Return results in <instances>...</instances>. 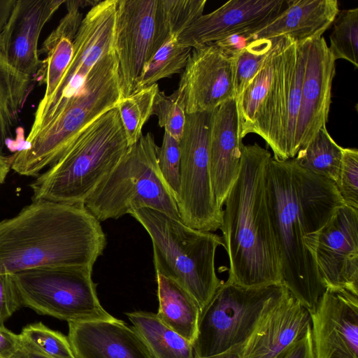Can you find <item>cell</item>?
<instances>
[{"instance_id":"6da1fadb","label":"cell","mask_w":358,"mask_h":358,"mask_svg":"<svg viewBox=\"0 0 358 358\" xmlns=\"http://www.w3.org/2000/svg\"><path fill=\"white\" fill-rule=\"evenodd\" d=\"M266 191L283 284L310 314L326 290L315 259L318 235L342 198L334 182L294 158H271Z\"/></svg>"},{"instance_id":"7a4b0ae2","label":"cell","mask_w":358,"mask_h":358,"mask_svg":"<svg viewBox=\"0 0 358 358\" xmlns=\"http://www.w3.org/2000/svg\"><path fill=\"white\" fill-rule=\"evenodd\" d=\"M106 245L100 222L83 205L34 201L0 221V273L93 267Z\"/></svg>"},{"instance_id":"3957f363","label":"cell","mask_w":358,"mask_h":358,"mask_svg":"<svg viewBox=\"0 0 358 358\" xmlns=\"http://www.w3.org/2000/svg\"><path fill=\"white\" fill-rule=\"evenodd\" d=\"M271 153L257 143L243 145L238 176L224 205V247L227 280L245 287L283 284L266 199Z\"/></svg>"},{"instance_id":"277c9868","label":"cell","mask_w":358,"mask_h":358,"mask_svg":"<svg viewBox=\"0 0 358 358\" xmlns=\"http://www.w3.org/2000/svg\"><path fill=\"white\" fill-rule=\"evenodd\" d=\"M121 99L118 61L113 51L94 65L79 90L58 106L35 134L27 136L25 145L10 157V169L22 176L37 177Z\"/></svg>"},{"instance_id":"5b68a950","label":"cell","mask_w":358,"mask_h":358,"mask_svg":"<svg viewBox=\"0 0 358 358\" xmlns=\"http://www.w3.org/2000/svg\"><path fill=\"white\" fill-rule=\"evenodd\" d=\"M129 148L119 110L101 115L30 184L32 201L83 205Z\"/></svg>"},{"instance_id":"8992f818","label":"cell","mask_w":358,"mask_h":358,"mask_svg":"<svg viewBox=\"0 0 358 358\" xmlns=\"http://www.w3.org/2000/svg\"><path fill=\"white\" fill-rule=\"evenodd\" d=\"M129 215L150 237L155 272L180 285L201 310L223 282L217 276L215 266L217 248L224 246L222 236L193 229L149 208Z\"/></svg>"},{"instance_id":"52a82bcc","label":"cell","mask_w":358,"mask_h":358,"mask_svg":"<svg viewBox=\"0 0 358 358\" xmlns=\"http://www.w3.org/2000/svg\"><path fill=\"white\" fill-rule=\"evenodd\" d=\"M159 150L150 132L142 135L85 201V208L99 222L143 208L180 220L176 199L159 169Z\"/></svg>"},{"instance_id":"ba28073f","label":"cell","mask_w":358,"mask_h":358,"mask_svg":"<svg viewBox=\"0 0 358 358\" xmlns=\"http://www.w3.org/2000/svg\"><path fill=\"white\" fill-rule=\"evenodd\" d=\"M289 292L284 284L245 287L223 281L200 312L192 343L195 355L207 357L242 348Z\"/></svg>"},{"instance_id":"9c48e42d","label":"cell","mask_w":358,"mask_h":358,"mask_svg":"<svg viewBox=\"0 0 358 358\" xmlns=\"http://www.w3.org/2000/svg\"><path fill=\"white\" fill-rule=\"evenodd\" d=\"M92 266H52L13 273L22 306L69 322L114 318L100 303Z\"/></svg>"},{"instance_id":"30bf717a","label":"cell","mask_w":358,"mask_h":358,"mask_svg":"<svg viewBox=\"0 0 358 358\" xmlns=\"http://www.w3.org/2000/svg\"><path fill=\"white\" fill-rule=\"evenodd\" d=\"M211 112L185 114L180 151V187L176 199L180 221L193 229H220L223 209L212 187L209 138Z\"/></svg>"},{"instance_id":"8fae6325","label":"cell","mask_w":358,"mask_h":358,"mask_svg":"<svg viewBox=\"0 0 358 358\" xmlns=\"http://www.w3.org/2000/svg\"><path fill=\"white\" fill-rule=\"evenodd\" d=\"M304 43L284 37L275 76L252 134L262 137L277 160L294 158L305 62Z\"/></svg>"},{"instance_id":"7c38bea8","label":"cell","mask_w":358,"mask_h":358,"mask_svg":"<svg viewBox=\"0 0 358 358\" xmlns=\"http://www.w3.org/2000/svg\"><path fill=\"white\" fill-rule=\"evenodd\" d=\"M158 0H118L115 52L122 99L136 92L144 67L155 54Z\"/></svg>"},{"instance_id":"4fadbf2b","label":"cell","mask_w":358,"mask_h":358,"mask_svg":"<svg viewBox=\"0 0 358 358\" xmlns=\"http://www.w3.org/2000/svg\"><path fill=\"white\" fill-rule=\"evenodd\" d=\"M315 259L326 289L358 295V209L338 207L318 235Z\"/></svg>"},{"instance_id":"5bb4252c","label":"cell","mask_w":358,"mask_h":358,"mask_svg":"<svg viewBox=\"0 0 358 358\" xmlns=\"http://www.w3.org/2000/svg\"><path fill=\"white\" fill-rule=\"evenodd\" d=\"M234 54L214 43L192 49L177 90L186 114L211 112L235 99Z\"/></svg>"},{"instance_id":"9a60e30c","label":"cell","mask_w":358,"mask_h":358,"mask_svg":"<svg viewBox=\"0 0 358 358\" xmlns=\"http://www.w3.org/2000/svg\"><path fill=\"white\" fill-rule=\"evenodd\" d=\"M118 0L101 1L83 17L73 40V55L58 87L43 106L55 109L77 92L89 72L106 55L115 51Z\"/></svg>"},{"instance_id":"2e32d148","label":"cell","mask_w":358,"mask_h":358,"mask_svg":"<svg viewBox=\"0 0 358 358\" xmlns=\"http://www.w3.org/2000/svg\"><path fill=\"white\" fill-rule=\"evenodd\" d=\"M286 7V0H231L200 16L177 38L192 48L230 37L245 36L273 20Z\"/></svg>"},{"instance_id":"e0dca14e","label":"cell","mask_w":358,"mask_h":358,"mask_svg":"<svg viewBox=\"0 0 358 358\" xmlns=\"http://www.w3.org/2000/svg\"><path fill=\"white\" fill-rule=\"evenodd\" d=\"M305 62L301 85L296 149L306 145L328 121L336 60L324 37L304 42Z\"/></svg>"},{"instance_id":"ac0fdd59","label":"cell","mask_w":358,"mask_h":358,"mask_svg":"<svg viewBox=\"0 0 358 358\" xmlns=\"http://www.w3.org/2000/svg\"><path fill=\"white\" fill-rule=\"evenodd\" d=\"M310 315L315 358H358V295L327 288Z\"/></svg>"},{"instance_id":"d6986e66","label":"cell","mask_w":358,"mask_h":358,"mask_svg":"<svg viewBox=\"0 0 358 358\" xmlns=\"http://www.w3.org/2000/svg\"><path fill=\"white\" fill-rule=\"evenodd\" d=\"M66 0H16L0 33L6 58L17 71L30 78L36 73L38 40L45 24Z\"/></svg>"},{"instance_id":"ffe728a7","label":"cell","mask_w":358,"mask_h":358,"mask_svg":"<svg viewBox=\"0 0 358 358\" xmlns=\"http://www.w3.org/2000/svg\"><path fill=\"white\" fill-rule=\"evenodd\" d=\"M67 337L76 358H155L134 327L115 317L69 322Z\"/></svg>"},{"instance_id":"44dd1931","label":"cell","mask_w":358,"mask_h":358,"mask_svg":"<svg viewBox=\"0 0 358 358\" xmlns=\"http://www.w3.org/2000/svg\"><path fill=\"white\" fill-rule=\"evenodd\" d=\"M235 99L227 101L212 113L209 157L215 200L222 208L239 173L243 142Z\"/></svg>"},{"instance_id":"7402d4cb","label":"cell","mask_w":358,"mask_h":358,"mask_svg":"<svg viewBox=\"0 0 358 358\" xmlns=\"http://www.w3.org/2000/svg\"><path fill=\"white\" fill-rule=\"evenodd\" d=\"M311 328L308 310L289 292L241 348V358H280Z\"/></svg>"},{"instance_id":"603a6c76","label":"cell","mask_w":358,"mask_h":358,"mask_svg":"<svg viewBox=\"0 0 358 358\" xmlns=\"http://www.w3.org/2000/svg\"><path fill=\"white\" fill-rule=\"evenodd\" d=\"M339 12L336 0H286L285 8L256 31L242 37L252 40L287 37L303 43L322 36Z\"/></svg>"},{"instance_id":"cb8c5ba5","label":"cell","mask_w":358,"mask_h":358,"mask_svg":"<svg viewBox=\"0 0 358 358\" xmlns=\"http://www.w3.org/2000/svg\"><path fill=\"white\" fill-rule=\"evenodd\" d=\"M159 308L156 314L167 327L193 343L197 333L200 308L180 285L156 273Z\"/></svg>"},{"instance_id":"d4e9b609","label":"cell","mask_w":358,"mask_h":358,"mask_svg":"<svg viewBox=\"0 0 358 358\" xmlns=\"http://www.w3.org/2000/svg\"><path fill=\"white\" fill-rule=\"evenodd\" d=\"M284 37L278 38L262 67L236 98L241 138L252 134L262 105L271 87L279 62Z\"/></svg>"},{"instance_id":"484cf974","label":"cell","mask_w":358,"mask_h":358,"mask_svg":"<svg viewBox=\"0 0 358 358\" xmlns=\"http://www.w3.org/2000/svg\"><path fill=\"white\" fill-rule=\"evenodd\" d=\"M155 358H194L192 343L164 324L151 312L126 313Z\"/></svg>"},{"instance_id":"4316f807","label":"cell","mask_w":358,"mask_h":358,"mask_svg":"<svg viewBox=\"0 0 358 358\" xmlns=\"http://www.w3.org/2000/svg\"><path fill=\"white\" fill-rule=\"evenodd\" d=\"M30 77L22 74L8 62L0 37V142L12 134L26 102Z\"/></svg>"},{"instance_id":"83f0119b","label":"cell","mask_w":358,"mask_h":358,"mask_svg":"<svg viewBox=\"0 0 358 358\" xmlns=\"http://www.w3.org/2000/svg\"><path fill=\"white\" fill-rule=\"evenodd\" d=\"M343 149L322 127L294 158L297 164L311 173L337 182L341 168Z\"/></svg>"},{"instance_id":"f1b7e54d","label":"cell","mask_w":358,"mask_h":358,"mask_svg":"<svg viewBox=\"0 0 358 358\" xmlns=\"http://www.w3.org/2000/svg\"><path fill=\"white\" fill-rule=\"evenodd\" d=\"M73 42L69 38L52 32L43 41L38 53L46 57L33 77L40 85H45L44 95L38 106L45 104L58 87L73 55Z\"/></svg>"},{"instance_id":"f546056e","label":"cell","mask_w":358,"mask_h":358,"mask_svg":"<svg viewBox=\"0 0 358 358\" xmlns=\"http://www.w3.org/2000/svg\"><path fill=\"white\" fill-rule=\"evenodd\" d=\"M206 0H158L155 53L171 37L177 38L203 15Z\"/></svg>"},{"instance_id":"4dcf8cb0","label":"cell","mask_w":358,"mask_h":358,"mask_svg":"<svg viewBox=\"0 0 358 358\" xmlns=\"http://www.w3.org/2000/svg\"><path fill=\"white\" fill-rule=\"evenodd\" d=\"M192 49L179 45L177 38H169L145 66L136 84V92L159 80L180 73L187 65Z\"/></svg>"},{"instance_id":"1f68e13d","label":"cell","mask_w":358,"mask_h":358,"mask_svg":"<svg viewBox=\"0 0 358 358\" xmlns=\"http://www.w3.org/2000/svg\"><path fill=\"white\" fill-rule=\"evenodd\" d=\"M157 83L141 89L122 99L116 108L119 110L129 145L141 138L144 124L152 115L154 99L159 91Z\"/></svg>"},{"instance_id":"d6a6232c","label":"cell","mask_w":358,"mask_h":358,"mask_svg":"<svg viewBox=\"0 0 358 358\" xmlns=\"http://www.w3.org/2000/svg\"><path fill=\"white\" fill-rule=\"evenodd\" d=\"M329 36V50L335 60L345 59L358 67V8L339 10Z\"/></svg>"},{"instance_id":"836d02e7","label":"cell","mask_w":358,"mask_h":358,"mask_svg":"<svg viewBox=\"0 0 358 358\" xmlns=\"http://www.w3.org/2000/svg\"><path fill=\"white\" fill-rule=\"evenodd\" d=\"M19 335L27 350L50 358H76L68 337L41 322L27 324Z\"/></svg>"},{"instance_id":"e575fe53","label":"cell","mask_w":358,"mask_h":358,"mask_svg":"<svg viewBox=\"0 0 358 358\" xmlns=\"http://www.w3.org/2000/svg\"><path fill=\"white\" fill-rule=\"evenodd\" d=\"M278 38L252 40L234 53L235 99L242 93L260 69Z\"/></svg>"},{"instance_id":"d590c367","label":"cell","mask_w":358,"mask_h":358,"mask_svg":"<svg viewBox=\"0 0 358 358\" xmlns=\"http://www.w3.org/2000/svg\"><path fill=\"white\" fill-rule=\"evenodd\" d=\"M185 114L183 99L177 90L169 96L164 92H157L152 115L157 117L159 125L164 128L165 132L178 142L182 134Z\"/></svg>"},{"instance_id":"8d00e7d4","label":"cell","mask_w":358,"mask_h":358,"mask_svg":"<svg viewBox=\"0 0 358 358\" xmlns=\"http://www.w3.org/2000/svg\"><path fill=\"white\" fill-rule=\"evenodd\" d=\"M344 204L358 209V150L343 149L341 168L335 184Z\"/></svg>"},{"instance_id":"74e56055","label":"cell","mask_w":358,"mask_h":358,"mask_svg":"<svg viewBox=\"0 0 358 358\" xmlns=\"http://www.w3.org/2000/svg\"><path fill=\"white\" fill-rule=\"evenodd\" d=\"M158 166L163 179L176 199L180 187V146L179 142L165 131L159 150Z\"/></svg>"},{"instance_id":"f35d334b","label":"cell","mask_w":358,"mask_h":358,"mask_svg":"<svg viewBox=\"0 0 358 358\" xmlns=\"http://www.w3.org/2000/svg\"><path fill=\"white\" fill-rule=\"evenodd\" d=\"M21 306L13 274L0 273V325Z\"/></svg>"},{"instance_id":"ab89813d","label":"cell","mask_w":358,"mask_h":358,"mask_svg":"<svg viewBox=\"0 0 358 358\" xmlns=\"http://www.w3.org/2000/svg\"><path fill=\"white\" fill-rule=\"evenodd\" d=\"M280 358H315L311 328L301 338L295 341Z\"/></svg>"},{"instance_id":"60d3db41","label":"cell","mask_w":358,"mask_h":358,"mask_svg":"<svg viewBox=\"0 0 358 358\" xmlns=\"http://www.w3.org/2000/svg\"><path fill=\"white\" fill-rule=\"evenodd\" d=\"M20 346V335L0 325V358H11Z\"/></svg>"},{"instance_id":"b9f144b4","label":"cell","mask_w":358,"mask_h":358,"mask_svg":"<svg viewBox=\"0 0 358 358\" xmlns=\"http://www.w3.org/2000/svg\"><path fill=\"white\" fill-rule=\"evenodd\" d=\"M16 0H0V33L10 16Z\"/></svg>"},{"instance_id":"7bdbcfd3","label":"cell","mask_w":358,"mask_h":358,"mask_svg":"<svg viewBox=\"0 0 358 358\" xmlns=\"http://www.w3.org/2000/svg\"><path fill=\"white\" fill-rule=\"evenodd\" d=\"M10 157H5L0 154V180L4 182L10 170Z\"/></svg>"},{"instance_id":"ee69618b","label":"cell","mask_w":358,"mask_h":358,"mask_svg":"<svg viewBox=\"0 0 358 358\" xmlns=\"http://www.w3.org/2000/svg\"><path fill=\"white\" fill-rule=\"evenodd\" d=\"M11 358H50L45 357L31 351L27 350L20 346V349L14 354Z\"/></svg>"},{"instance_id":"f6af8a7d","label":"cell","mask_w":358,"mask_h":358,"mask_svg":"<svg viewBox=\"0 0 358 358\" xmlns=\"http://www.w3.org/2000/svg\"><path fill=\"white\" fill-rule=\"evenodd\" d=\"M241 348H239L234 350L220 354L215 356L207 357H199L195 356L194 358H241Z\"/></svg>"},{"instance_id":"bcb514c9","label":"cell","mask_w":358,"mask_h":358,"mask_svg":"<svg viewBox=\"0 0 358 358\" xmlns=\"http://www.w3.org/2000/svg\"><path fill=\"white\" fill-rule=\"evenodd\" d=\"M2 183H3V182H2L0 180V185H1Z\"/></svg>"},{"instance_id":"7dc6e473","label":"cell","mask_w":358,"mask_h":358,"mask_svg":"<svg viewBox=\"0 0 358 358\" xmlns=\"http://www.w3.org/2000/svg\"><path fill=\"white\" fill-rule=\"evenodd\" d=\"M1 143V142H0Z\"/></svg>"}]
</instances>
